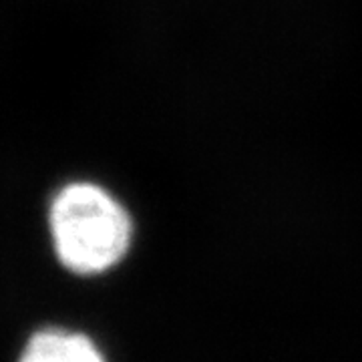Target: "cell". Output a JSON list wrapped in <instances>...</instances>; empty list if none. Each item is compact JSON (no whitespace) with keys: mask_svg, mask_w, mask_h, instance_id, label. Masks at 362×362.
<instances>
[{"mask_svg":"<svg viewBox=\"0 0 362 362\" xmlns=\"http://www.w3.org/2000/svg\"><path fill=\"white\" fill-rule=\"evenodd\" d=\"M16 362H107L101 349L83 332L47 326L30 332Z\"/></svg>","mask_w":362,"mask_h":362,"instance_id":"7a4b0ae2","label":"cell"},{"mask_svg":"<svg viewBox=\"0 0 362 362\" xmlns=\"http://www.w3.org/2000/svg\"><path fill=\"white\" fill-rule=\"evenodd\" d=\"M52 250L75 276H99L127 256L133 223L127 209L101 185L77 181L59 189L49 209Z\"/></svg>","mask_w":362,"mask_h":362,"instance_id":"6da1fadb","label":"cell"}]
</instances>
